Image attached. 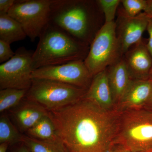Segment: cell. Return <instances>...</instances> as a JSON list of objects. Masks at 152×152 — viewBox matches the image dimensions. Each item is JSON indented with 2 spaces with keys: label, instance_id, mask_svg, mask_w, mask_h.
Returning <instances> with one entry per match:
<instances>
[{
  "label": "cell",
  "instance_id": "10",
  "mask_svg": "<svg viewBox=\"0 0 152 152\" xmlns=\"http://www.w3.org/2000/svg\"><path fill=\"white\" fill-rule=\"evenodd\" d=\"M148 19V16L144 12L135 17L128 16L124 11L120 13L116 34L122 56L131 46L142 40L143 34L147 29Z\"/></svg>",
  "mask_w": 152,
  "mask_h": 152
},
{
  "label": "cell",
  "instance_id": "26",
  "mask_svg": "<svg viewBox=\"0 0 152 152\" xmlns=\"http://www.w3.org/2000/svg\"><path fill=\"white\" fill-rule=\"evenodd\" d=\"M144 12L148 17H152V0H147V6Z\"/></svg>",
  "mask_w": 152,
  "mask_h": 152
},
{
  "label": "cell",
  "instance_id": "24",
  "mask_svg": "<svg viewBox=\"0 0 152 152\" xmlns=\"http://www.w3.org/2000/svg\"><path fill=\"white\" fill-rule=\"evenodd\" d=\"M15 2V0H0V15L8 14Z\"/></svg>",
  "mask_w": 152,
  "mask_h": 152
},
{
  "label": "cell",
  "instance_id": "19",
  "mask_svg": "<svg viewBox=\"0 0 152 152\" xmlns=\"http://www.w3.org/2000/svg\"><path fill=\"white\" fill-rule=\"evenodd\" d=\"M28 90L16 88L4 89L0 91V112L15 108L26 97Z\"/></svg>",
  "mask_w": 152,
  "mask_h": 152
},
{
  "label": "cell",
  "instance_id": "31",
  "mask_svg": "<svg viewBox=\"0 0 152 152\" xmlns=\"http://www.w3.org/2000/svg\"><path fill=\"white\" fill-rule=\"evenodd\" d=\"M149 79L152 80V68L151 70V72H150L149 75Z\"/></svg>",
  "mask_w": 152,
  "mask_h": 152
},
{
  "label": "cell",
  "instance_id": "8",
  "mask_svg": "<svg viewBox=\"0 0 152 152\" xmlns=\"http://www.w3.org/2000/svg\"><path fill=\"white\" fill-rule=\"evenodd\" d=\"M34 51L19 48L12 58L0 65V89L28 90L32 84Z\"/></svg>",
  "mask_w": 152,
  "mask_h": 152
},
{
  "label": "cell",
  "instance_id": "12",
  "mask_svg": "<svg viewBox=\"0 0 152 152\" xmlns=\"http://www.w3.org/2000/svg\"><path fill=\"white\" fill-rule=\"evenodd\" d=\"M126 54L124 60L131 77L137 80L149 79L152 68V56L142 41L134 45Z\"/></svg>",
  "mask_w": 152,
  "mask_h": 152
},
{
  "label": "cell",
  "instance_id": "23",
  "mask_svg": "<svg viewBox=\"0 0 152 152\" xmlns=\"http://www.w3.org/2000/svg\"><path fill=\"white\" fill-rule=\"evenodd\" d=\"M10 44L0 40V63L7 61L15 56V53L11 48Z\"/></svg>",
  "mask_w": 152,
  "mask_h": 152
},
{
  "label": "cell",
  "instance_id": "9",
  "mask_svg": "<svg viewBox=\"0 0 152 152\" xmlns=\"http://www.w3.org/2000/svg\"><path fill=\"white\" fill-rule=\"evenodd\" d=\"M93 78L83 60L43 67L33 71L31 75L32 79L52 80L87 90L89 88Z\"/></svg>",
  "mask_w": 152,
  "mask_h": 152
},
{
  "label": "cell",
  "instance_id": "30",
  "mask_svg": "<svg viewBox=\"0 0 152 152\" xmlns=\"http://www.w3.org/2000/svg\"><path fill=\"white\" fill-rule=\"evenodd\" d=\"M144 108L149 110L152 111V94L149 100L148 101L146 104Z\"/></svg>",
  "mask_w": 152,
  "mask_h": 152
},
{
  "label": "cell",
  "instance_id": "13",
  "mask_svg": "<svg viewBox=\"0 0 152 152\" xmlns=\"http://www.w3.org/2000/svg\"><path fill=\"white\" fill-rule=\"evenodd\" d=\"M84 98L106 110H116L107 69L93 77Z\"/></svg>",
  "mask_w": 152,
  "mask_h": 152
},
{
  "label": "cell",
  "instance_id": "15",
  "mask_svg": "<svg viewBox=\"0 0 152 152\" xmlns=\"http://www.w3.org/2000/svg\"><path fill=\"white\" fill-rule=\"evenodd\" d=\"M107 71L116 109L132 79L124 58H121L109 66Z\"/></svg>",
  "mask_w": 152,
  "mask_h": 152
},
{
  "label": "cell",
  "instance_id": "22",
  "mask_svg": "<svg viewBox=\"0 0 152 152\" xmlns=\"http://www.w3.org/2000/svg\"><path fill=\"white\" fill-rule=\"evenodd\" d=\"M97 3L104 15L105 23L114 22L116 13L121 1L120 0H99Z\"/></svg>",
  "mask_w": 152,
  "mask_h": 152
},
{
  "label": "cell",
  "instance_id": "11",
  "mask_svg": "<svg viewBox=\"0 0 152 152\" xmlns=\"http://www.w3.org/2000/svg\"><path fill=\"white\" fill-rule=\"evenodd\" d=\"M152 94V80L132 79L116 106L118 111L144 108Z\"/></svg>",
  "mask_w": 152,
  "mask_h": 152
},
{
  "label": "cell",
  "instance_id": "14",
  "mask_svg": "<svg viewBox=\"0 0 152 152\" xmlns=\"http://www.w3.org/2000/svg\"><path fill=\"white\" fill-rule=\"evenodd\" d=\"M12 115L20 132H27L45 115L48 111L42 106L26 99L14 108Z\"/></svg>",
  "mask_w": 152,
  "mask_h": 152
},
{
  "label": "cell",
  "instance_id": "27",
  "mask_svg": "<svg viewBox=\"0 0 152 152\" xmlns=\"http://www.w3.org/2000/svg\"><path fill=\"white\" fill-rule=\"evenodd\" d=\"M112 152H136L126 148L121 145H116Z\"/></svg>",
  "mask_w": 152,
  "mask_h": 152
},
{
  "label": "cell",
  "instance_id": "28",
  "mask_svg": "<svg viewBox=\"0 0 152 152\" xmlns=\"http://www.w3.org/2000/svg\"><path fill=\"white\" fill-rule=\"evenodd\" d=\"M13 150L11 152H31L28 149L23 143Z\"/></svg>",
  "mask_w": 152,
  "mask_h": 152
},
{
  "label": "cell",
  "instance_id": "3",
  "mask_svg": "<svg viewBox=\"0 0 152 152\" xmlns=\"http://www.w3.org/2000/svg\"><path fill=\"white\" fill-rule=\"evenodd\" d=\"M95 19L90 1L51 0L50 23L87 45L96 34Z\"/></svg>",
  "mask_w": 152,
  "mask_h": 152
},
{
  "label": "cell",
  "instance_id": "18",
  "mask_svg": "<svg viewBox=\"0 0 152 152\" xmlns=\"http://www.w3.org/2000/svg\"><path fill=\"white\" fill-rule=\"evenodd\" d=\"M21 143L31 152H69L61 141H46L23 135Z\"/></svg>",
  "mask_w": 152,
  "mask_h": 152
},
{
  "label": "cell",
  "instance_id": "16",
  "mask_svg": "<svg viewBox=\"0 0 152 152\" xmlns=\"http://www.w3.org/2000/svg\"><path fill=\"white\" fill-rule=\"evenodd\" d=\"M27 37L21 25L8 14L0 15V40L11 45Z\"/></svg>",
  "mask_w": 152,
  "mask_h": 152
},
{
  "label": "cell",
  "instance_id": "25",
  "mask_svg": "<svg viewBox=\"0 0 152 152\" xmlns=\"http://www.w3.org/2000/svg\"><path fill=\"white\" fill-rule=\"evenodd\" d=\"M146 30L149 36L148 42L146 44L147 47L152 56V17H148Z\"/></svg>",
  "mask_w": 152,
  "mask_h": 152
},
{
  "label": "cell",
  "instance_id": "7",
  "mask_svg": "<svg viewBox=\"0 0 152 152\" xmlns=\"http://www.w3.org/2000/svg\"><path fill=\"white\" fill-rule=\"evenodd\" d=\"M50 4L51 0L16 1L8 15L18 22L33 42L50 22Z\"/></svg>",
  "mask_w": 152,
  "mask_h": 152
},
{
  "label": "cell",
  "instance_id": "6",
  "mask_svg": "<svg viewBox=\"0 0 152 152\" xmlns=\"http://www.w3.org/2000/svg\"><path fill=\"white\" fill-rule=\"evenodd\" d=\"M115 22L104 23L97 32L84 60L94 77L121 58Z\"/></svg>",
  "mask_w": 152,
  "mask_h": 152
},
{
  "label": "cell",
  "instance_id": "21",
  "mask_svg": "<svg viewBox=\"0 0 152 152\" xmlns=\"http://www.w3.org/2000/svg\"><path fill=\"white\" fill-rule=\"evenodd\" d=\"M125 13L130 17H135L144 12L147 6V0L121 1Z\"/></svg>",
  "mask_w": 152,
  "mask_h": 152
},
{
  "label": "cell",
  "instance_id": "5",
  "mask_svg": "<svg viewBox=\"0 0 152 152\" xmlns=\"http://www.w3.org/2000/svg\"><path fill=\"white\" fill-rule=\"evenodd\" d=\"M87 91L56 81L32 79L26 98L37 103L49 111L78 102L84 98Z\"/></svg>",
  "mask_w": 152,
  "mask_h": 152
},
{
  "label": "cell",
  "instance_id": "29",
  "mask_svg": "<svg viewBox=\"0 0 152 152\" xmlns=\"http://www.w3.org/2000/svg\"><path fill=\"white\" fill-rule=\"evenodd\" d=\"M9 144L8 143H1L0 144V152H7Z\"/></svg>",
  "mask_w": 152,
  "mask_h": 152
},
{
  "label": "cell",
  "instance_id": "4",
  "mask_svg": "<svg viewBox=\"0 0 152 152\" xmlns=\"http://www.w3.org/2000/svg\"><path fill=\"white\" fill-rule=\"evenodd\" d=\"M116 144L134 152H152V111L121 112Z\"/></svg>",
  "mask_w": 152,
  "mask_h": 152
},
{
  "label": "cell",
  "instance_id": "17",
  "mask_svg": "<svg viewBox=\"0 0 152 152\" xmlns=\"http://www.w3.org/2000/svg\"><path fill=\"white\" fill-rule=\"evenodd\" d=\"M28 136L46 141H61L56 129L48 114L43 117L26 132Z\"/></svg>",
  "mask_w": 152,
  "mask_h": 152
},
{
  "label": "cell",
  "instance_id": "1",
  "mask_svg": "<svg viewBox=\"0 0 152 152\" xmlns=\"http://www.w3.org/2000/svg\"><path fill=\"white\" fill-rule=\"evenodd\" d=\"M48 111L69 152H112L116 145L121 114L117 110H106L84 98Z\"/></svg>",
  "mask_w": 152,
  "mask_h": 152
},
{
  "label": "cell",
  "instance_id": "2",
  "mask_svg": "<svg viewBox=\"0 0 152 152\" xmlns=\"http://www.w3.org/2000/svg\"><path fill=\"white\" fill-rule=\"evenodd\" d=\"M39 39L33 55L34 71L43 67L84 61L89 50L88 45L50 22Z\"/></svg>",
  "mask_w": 152,
  "mask_h": 152
},
{
  "label": "cell",
  "instance_id": "20",
  "mask_svg": "<svg viewBox=\"0 0 152 152\" xmlns=\"http://www.w3.org/2000/svg\"><path fill=\"white\" fill-rule=\"evenodd\" d=\"M23 135L20 133L7 116L2 115L0 118V143L13 145L22 143Z\"/></svg>",
  "mask_w": 152,
  "mask_h": 152
}]
</instances>
